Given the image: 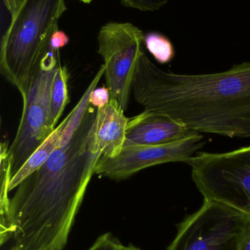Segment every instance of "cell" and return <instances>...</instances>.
Wrapping results in <instances>:
<instances>
[{"mask_svg": "<svg viewBox=\"0 0 250 250\" xmlns=\"http://www.w3.org/2000/svg\"><path fill=\"white\" fill-rule=\"evenodd\" d=\"M250 220L227 206L204 199L202 207L179 224L167 250H239Z\"/></svg>", "mask_w": 250, "mask_h": 250, "instance_id": "8992f818", "label": "cell"}, {"mask_svg": "<svg viewBox=\"0 0 250 250\" xmlns=\"http://www.w3.org/2000/svg\"><path fill=\"white\" fill-rule=\"evenodd\" d=\"M123 245L112 233L101 235L88 250H123Z\"/></svg>", "mask_w": 250, "mask_h": 250, "instance_id": "2e32d148", "label": "cell"}, {"mask_svg": "<svg viewBox=\"0 0 250 250\" xmlns=\"http://www.w3.org/2000/svg\"><path fill=\"white\" fill-rule=\"evenodd\" d=\"M68 79L67 67L58 64L50 95V125L53 129H55L59 119L69 103Z\"/></svg>", "mask_w": 250, "mask_h": 250, "instance_id": "7c38bea8", "label": "cell"}, {"mask_svg": "<svg viewBox=\"0 0 250 250\" xmlns=\"http://www.w3.org/2000/svg\"><path fill=\"white\" fill-rule=\"evenodd\" d=\"M80 1L85 3V4H90L92 0H80Z\"/></svg>", "mask_w": 250, "mask_h": 250, "instance_id": "7402d4cb", "label": "cell"}, {"mask_svg": "<svg viewBox=\"0 0 250 250\" xmlns=\"http://www.w3.org/2000/svg\"><path fill=\"white\" fill-rule=\"evenodd\" d=\"M1 193H0V211H1V223H4L8 214L10 199L9 198V186L13 176L12 172V160L10 156V146L7 141L1 143Z\"/></svg>", "mask_w": 250, "mask_h": 250, "instance_id": "4fadbf2b", "label": "cell"}, {"mask_svg": "<svg viewBox=\"0 0 250 250\" xmlns=\"http://www.w3.org/2000/svg\"><path fill=\"white\" fill-rule=\"evenodd\" d=\"M68 42L69 38L68 35L63 31L57 29L51 35L48 48L54 51H59L60 48L66 46Z\"/></svg>", "mask_w": 250, "mask_h": 250, "instance_id": "ac0fdd59", "label": "cell"}, {"mask_svg": "<svg viewBox=\"0 0 250 250\" xmlns=\"http://www.w3.org/2000/svg\"><path fill=\"white\" fill-rule=\"evenodd\" d=\"M66 10L65 0H24L1 38L0 71L22 100Z\"/></svg>", "mask_w": 250, "mask_h": 250, "instance_id": "3957f363", "label": "cell"}, {"mask_svg": "<svg viewBox=\"0 0 250 250\" xmlns=\"http://www.w3.org/2000/svg\"><path fill=\"white\" fill-rule=\"evenodd\" d=\"M123 250H142L139 249L138 248H136V247L133 246V245H129L128 246L123 247Z\"/></svg>", "mask_w": 250, "mask_h": 250, "instance_id": "44dd1931", "label": "cell"}, {"mask_svg": "<svg viewBox=\"0 0 250 250\" xmlns=\"http://www.w3.org/2000/svg\"><path fill=\"white\" fill-rule=\"evenodd\" d=\"M10 250H17L14 249V248H12V249Z\"/></svg>", "mask_w": 250, "mask_h": 250, "instance_id": "603a6c76", "label": "cell"}, {"mask_svg": "<svg viewBox=\"0 0 250 250\" xmlns=\"http://www.w3.org/2000/svg\"><path fill=\"white\" fill-rule=\"evenodd\" d=\"M144 44L159 64H167L174 59L175 48L171 41L162 34L149 32L145 35Z\"/></svg>", "mask_w": 250, "mask_h": 250, "instance_id": "5bb4252c", "label": "cell"}, {"mask_svg": "<svg viewBox=\"0 0 250 250\" xmlns=\"http://www.w3.org/2000/svg\"><path fill=\"white\" fill-rule=\"evenodd\" d=\"M204 199L250 219V146L224 153L199 152L186 162Z\"/></svg>", "mask_w": 250, "mask_h": 250, "instance_id": "277c9868", "label": "cell"}, {"mask_svg": "<svg viewBox=\"0 0 250 250\" xmlns=\"http://www.w3.org/2000/svg\"><path fill=\"white\" fill-rule=\"evenodd\" d=\"M66 126V121L64 120L13 175L9 186V192L16 189L23 180L45 164L54 150L63 142Z\"/></svg>", "mask_w": 250, "mask_h": 250, "instance_id": "8fae6325", "label": "cell"}, {"mask_svg": "<svg viewBox=\"0 0 250 250\" xmlns=\"http://www.w3.org/2000/svg\"><path fill=\"white\" fill-rule=\"evenodd\" d=\"M3 1L7 10L10 13V16H12L19 10L24 0H3Z\"/></svg>", "mask_w": 250, "mask_h": 250, "instance_id": "ffe728a7", "label": "cell"}, {"mask_svg": "<svg viewBox=\"0 0 250 250\" xmlns=\"http://www.w3.org/2000/svg\"><path fill=\"white\" fill-rule=\"evenodd\" d=\"M129 119L114 100L102 108H97L89 135L91 149L101 158H113L120 154L126 141Z\"/></svg>", "mask_w": 250, "mask_h": 250, "instance_id": "30bf717a", "label": "cell"}, {"mask_svg": "<svg viewBox=\"0 0 250 250\" xmlns=\"http://www.w3.org/2000/svg\"><path fill=\"white\" fill-rule=\"evenodd\" d=\"M239 250H250V220L242 235Z\"/></svg>", "mask_w": 250, "mask_h": 250, "instance_id": "d6986e66", "label": "cell"}, {"mask_svg": "<svg viewBox=\"0 0 250 250\" xmlns=\"http://www.w3.org/2000/svg\"><path fill=\"white\" fill-rule=\"evenodd\" d=\"M200 132L170 144L157 146H124L113 158H100L95 173L113 180L128 179L143 169L175 162L186 163L204 146Z\"/></svg>", "mask_w": 250, "mask_h": 250, "instance_id": "ba28073f", "label": "cell"}, {"mask_svg": "<svg viewBox=\"0 0 250 250\" xmlns=\"http://www.w3.org/2000/svg\"><path fill=\"white\" fill-rule=\"evenodd\" d=\"M57 54L48 48L23 99L20 123L10 146L13 176L54 130L50 125V95Z\"/></svg>", "mask_w": 250, "mask_h": 250, "instance_id": "5b68a950", "label": "cell"}, {"mask_svg": "<svg viewBox=\"0 0 250 250\" xmlns=\"http://www.w3.org/2000/svg\"><path fill=\"white\" fill-rule=\"evenodd\" d=\"M127 7L143 12H153L159 10L167 3V0H120Z\"/></svg>", "mask_w": 250, "mask_h": 250, "instance_id": "9a60e30c", "label": "cell"}, {"mask_svg": "<svg viewBox=\"0 0 250 250\" xmlns=\"http://www.w3.org/2000/svg\"><path fill=\"white\" fill-rule=\"evenodd\" d=\"M143 32L131 23L109 22L100 29L98 53L111 99L127 109L138 63L144 54Z\"/></svg>", "mask_w": 250, "mask_h": 250, "instance_id": "52a82bcc", "label": "cell"}, {"mask_svg": "<svg viewBox=\"0 0 250 250\" xmlns=\"http://www.w3.org/2000/svg\"><path fill=\"white\" fill-rule=\"evenodd\" d=\"M96 111L90 105L79 125L67 120L63 142L44 166L16 188L1 223V245L17 250H63L101 156L90 146Z\"/></svg>", "mask_w": 250, "mask_h": 250, "instance_id": "6da1fadb", "label": "cell"}, {"mask_svg": "<svg viewBox=\"0 0 250 250\" xmlns=\"http://www.w3.org/2000/svg\"><path fill=\"white\" fill-rule=\"evenodd\" d=\"M132 92L144 111L195 132L250 138V62L220 73L182 74L163 70L144 53Z\"/></svg>", "mask_w": 250, "mask_h": 250, "instance_id": "7a4b0ae2", "label": "cell"}, {"mask_svg": "<svg viewBox=\"0 0 250 250\" xmlns=\"http://www.w3.org/2000/svg\"><path fill=\"white\" fill-rule=\"evenodd\" d=\"M197 132L167 116L143 111L129 119L124 146L163 145L180 141Z\"/></svg>", "mask_w": 250, "mask_h": 250, "instance_id": "9c48e42d", "label": "cell"}, {"mask_svg": "<svg viewBox=\"0 0 250 250\" xmlns=\"http://www.w3.org/2000/svg\"><path fill=\"white\" fill-rule=\"evenodd\" d=\"M111 97L107 87L95 88L90 95V104L95 108H99L105 106L109 104Z\"/></svg>", "mask_w": 250, "mask_h": 250, "instance_id": "e0dca14e", "label": "cell"}]
</instances>
